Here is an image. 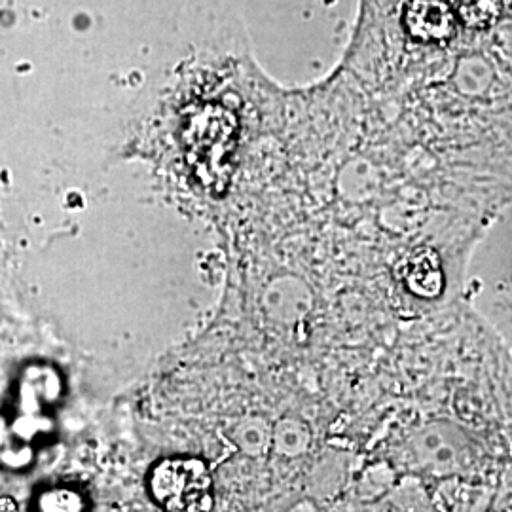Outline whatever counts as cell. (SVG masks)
<instances>
[{
  "label": "cell",
  "instance_id": "1",
  "mask_svg": "<svg viewBox=\"0 0 512 512\" xmlns=\"http://www.w3.org/2000/svg\"><path fill=\"white\" fill-rule=\"evenodd\" d=\"M150 490L165 512H209L213 505L211 475L200 459H164L150 475Z\"/></svg>",
  "mask_w": 512,
  "mask_h": 512
},
{
  "label": "cell",
  "instance_id": "2",
  "mask_svg": "<svg viewBox=\"0 0 512 512\" xmlns=\"http://www.w3.org/2000/svg\"><path fill=\"white\" fill-rule=\"evenodd\" d=\"M234 129L236 122L230 112L219 109H207L188 122V145L192 158L217 179L219 162L228 156L234 145Z\"/></svg>",
  "mask_w": 512,
  "mask_h": 512
},
{
  "label": "cell",
  "instance_id": "3",
  "mask_svg": "<svg viewBox=\"0 0 512 512\" xmlns=\"http://www.w3.org/2000/svg\"><path fill=\"white\" fill-rule=\"evenodd\" d=\"M404 21L420 40H440L454 31V16L446 0H410Z\"/></svg>",
  "mask_w": 512,
  "mask_h": 512
},
{
  "label": "cell",
  "instance_id": "4",
  "mask_svg": "<svg viewBox=\"0 0 512 512\" xmlns=\"http://www.w3.org/2000/svg\"><path fill=\"white\" fill-rule=\"evenodd\" d=\"M80 501L73 494H50L42 499V511L44 512H67L78 511Z\"/></svg>",
  "mask_w": 512,
  "mask_h": 512
}]
</instances>
